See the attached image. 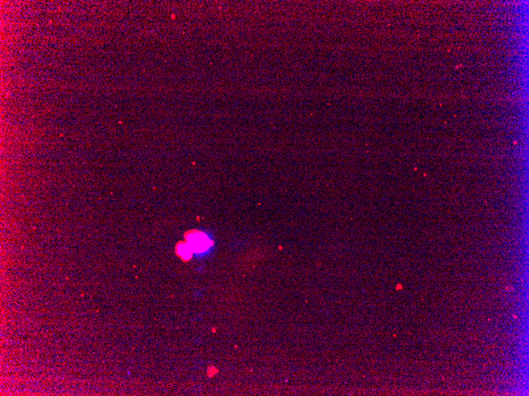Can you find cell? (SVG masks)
Here are the masks:
<instances>
[{
	"label": "cell",
	"instance_id": "obj_2",
	"mask_svg": "<svg viewBox=\"0 0 529 396\" xmlns=\"http://www.w3.org/2000/svg\"><path fill=\"white\" fill-rule=\"evenodd\" d=\"M177 252L179 257L184 260H190L192 257V253H193L187 243L179 244L177 247Z\"/></svg>",
	"mask_w": 529,
	"mask_h": 396
},
{
	"label": "cell",
	"instance_id": "obj_1",
	"mask_svg": "<svg viewBox=\"0 0 529 396\" xmlns=\"http://www.w3.org/2000/svg\"><path fill=\"white\" fill-rule=\"evenodd\" d=\"M186 240L192 252L195 253L196 255L207 254L214 245L213 240L203 232H191L188 237H186Z\"/></svg>",
	"mask_w": 529,
	"mask_h": 396
}]
</instances>
